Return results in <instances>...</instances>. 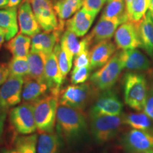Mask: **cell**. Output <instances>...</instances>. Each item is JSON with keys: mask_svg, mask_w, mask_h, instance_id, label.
<instances>
[{"mask_svg": "<svg viewBox=\"0 0 153 153\" xmlns=\"http://www.w3.org/2000/svg\"><path fill=\"white\" fill-rule=\"evenodd\" d=\"M9 75L26 76L29 72L27 57H13L8 64Z\"/></svg>", "mask_w": 153, "mask_h": 153, "instance_id": "cell-32", "label": "cell"}, {"mask_svg": "<svg viewBox=\"0 0 153 153\" xmlns=\"http://www.w3.org/2000/svg\"><path fill=\"white\" fill-rule=\"evenodd\" d=\"M9 118L15 130L22 135H30L37 129L32 104L24 102L13 108Z\"/></svg>", "mask_w": 153, "mask_h": 153, "instance_id": "cell-8", "label": "cell"}, {"mask_svg": "<svg viewBox=\"0 0 153 153\" xmlns=\"http://www.w3.org/2000/svg\"><path fill=\"white\" fill-rule=\"evenodd\" d=\"M149 11H150L151 17L153 19V0H150V5H149Z\"/></svg>", "mask_w": 153, "mask_h": 153, "instance_id": "cell-41", "label": "cell"}, {"mask_svg": "<svg viewBox=\"0 0 153 153\" xmlns=\"http://www.w3.org/2000/svg\"><path fill=\"white\" fill-rule=\"evenodd\" d=\"M137 26L130 22L120 24L114 34L115 44L118 49L125 51L140 48Z\"/></svg>", "mask_w": 153, "mask_h": 153, "instance_id": "cell-12", "label": "cell"}, {"mask_svg": "<svg viewBox=\"0 0 153 153\" xmlns=\"http://www.w3.org/2000/svg\"><path fill=\"white\" fill-rule=\"evenodd\" d=\"M122 145L128 153H139L153 150V129L131 130L124 135Z\"/></svg>", "mask_w": 153, "mask_h": 153, "instance_id": "cell-10", "label": "cell"}, {"mask_svg": "<svg viewBox=\"0 0 153 153\" xmlns=\"http://www.w3.org/2000/svg\"><path fill=\"white\" fill-rule=\"evenodd\" d=\"M98 91L92 84L83 83L70 85L61 91L60 104L83 110L94 98Z\"/></svg>", "mask_w": 153, "mask_h": 153, "instance_id": "cell-6", "label": "cell"}, {"mask_svg": "<svg viewBox=\"0 0 153 153\" xmlns=\"http://www.w3.org/2000/svg\"><path fill=\"white\" fill-rule=\"evenodd\" d=\"M17 18V7H6V9H0V27L5 29L7 32L6 41H9L18 33Z\"/></svg>", "mask_w": 153, "mask_h": 153, "instance_id": "cell-22", "label": "cell"}, {"mask_svg": "<svg viewBox=\"0 0 153 153\" xmlns=\"http://www.w3.org/2000/svg\"><path fill=\"white\" fill-rule=\"evenodd\" d=\"M150 5V0H133L127 9L128 22L139 25L145 18Z\"/></svg>", "mask_w": 153, "mask_h": 153, "instance_id": "cell-29", "label": "cell"}, {"mask_svg": "<svg viewBox=\"0 0 153 153\" xmlns=\"http://www.w3.org/2000/svg\"><path fill=\"white\" fill-rule=\"evenodd\" d=\"M9 76L8 67L4 65H0V86L7 80Z\"/></svg>", "mask_w": 153, "mask_h": 153, "instance_id": "cell-36", "label": "cell"}, {"mask_svg": "<svg viewBox=\"0 0 153 153\" xmlns=\"http://www.w3.org/2000/svg\"><path fill=\"white\" fill-rule=\"evenodd\" d=\"M84 0H56L54 9L59 20L65 22L77 12L83 6Z\"/></svg>", "mask_w": 153, "mask_h": 153, "instance_id": "cell-26", "label": "cell"}, {"mask_svg": "<svg viewBox=\"0 0 153 153\" xmlns=\"http://www.w3.org/2000/svg\"><path fill=\"white\" fill-rule=\"evenodd\" d=\"M139 153H153V150L145 151V152H139Z\"/></svg>", "mask_w": 153, "mask_h": 153, "instance_id": "cell-44", "label": "cell"}, {"mask_svg": "<svg viewBox=\"0 0 153 153\" xmlns=\"http://www.w3.org/2000/svg\"><path fill=\"white\" fill-rule=\"evenodd\" d=\"M30 4L41 29L46 32L58 29L64 30L65 22L59 20L53 0H32Z\"/></svg>", "mask_w": 153, "mask_h": 153, "instance_id": "cell-7", "label": "cell"}, {"mask_svg": "<svg viewBox=\"0 0 153 153\" xmlns=\"http://www.w3.org/2000/svg\"><path fill=\"white\" fill-rule=\"evenodd\" d=\"M87 128V120L82 110L65 105H59L56 129L60 138L68 143H72L81 137Z\"/></svg>", "mask_w": 153, "mask_h": 153, "instance_id": "cell-1", "label": "cell"}, {"mask_svg": "<svg viewBox=\"0 0 153 153\" xmlns=\"http://www.w3.org/2000/svg\"><path fill=\"white\" fill-rule=\"evenodd\" d=\"M50 89L44 79L25 78L22 89V100L25 103L33 104L47 95Z\"/></svg>", "mask_w": 153, "mask_h": 153, "instance_id": "cell-20", "label": "cell"}, {"mask_svg": "<svg viewBox=\"0 0 153 153\" xmlns=\"http://www.w3.org/2000/svg\"><path fill=\"white\" fill-rule=\"evenodd\" d=\"M43 78L48 86L50 91H61L60 87L65 79L61 74L57 55L54 51L46 55Z\"/></svg>", "mask_w": 153, "mask_h": 153, "instance_id": "cell-18", "label": "cell"}, {"mask_svg": "<svg viewBox=\"0 0 153 153\" xmlns=\"http://www.w3.org/2000/svg\"><path fill=\"white\" fill-rule=\"evenodd\" d=\"M0 153H18L17 150L15 149H9V148H2L0 150Z\"/></svg>", "mask_w": 153, "mask_h": 153, "instance_id": "cell-40", "label": "cell"}, {"mask_svg": "<svg viewBox=\"0 0 153 153\" xmlns=\"http://www.w3.org/2000/svg\"><path fill=\"white\" fill-rule=\"evenodd\" d=\"M24 0H9L8 4L6 7H17Z\"/></svg>", "mask_w": 153, "mask_h": 153, "instance_id": "cell-39", "label": "cell"}, {"mask_svg": "<svg viewBox=\"0 0 153 153\" xmlns=\"http://www.w3.org/2000/svg\"><path fill=\"white\" fill-rule=\"evenodd\" d=\"M97 14L89 12L85 8L79 9L65 22L67 29L70 30L78 37L85 36L91 28Z\"/></svg>", "mask_w": 153, "mask_h": 153, "instance_id": "cell-17", "label": "cell"}, {"mask_svg": "<svg viewBox=\"0 0 153 153\" xmlns=\"http://www.w3.org/2000/svg\"><path fill=\"white\" fill-rule=\"evenodd\" d=\"M106 0H84L83 7L89 12L98 14Z\"/></svg>", "mask_w": 153, "mask_h": 153, "instance_id": "cell-35", "label": "cell"}, {"mask_svg": "<svg viewBox=\"0 0 153 153\" xmlns=\"http://www.w3.org/2000/svg\"><path fill=\"white\" fill-rule=\"evenodd\" d=\"M123 23L120 19H108L100 18L91 31L86 36L90 45H95L99 42L109 40L114 36L118 26Z\"/></svg>", "mask_w": 153, "mask_h": 153, "instance_id": "cell-13", "label": "cell"}, {"mask_svg": "<svg viewBox=\"0 0 153 153\" xmlns=\"http://www.w3.org/2000/svg\"><path fill=\"white\" fill-rule=\"evenodd\" d=\"M38 153H61L60 137L53 132H41L38 137Z\"/></svg>", "mask_w": 153, "mask_h": 153, "instance_id": "cell-23", "label": "cell"}, {"mask_svg": "<svg viewBox=\"0 0 153 153\" xmlns=\"http://www.w3.org/2000/svg\"><path fill=\"white\" fill-rule=\"evenodd\" d=\"M9 0H0V8L6 7L8 4Z\"/></svg>", "mask_w": 153, "mask_h": 153, "instance_id": "cell-42", "label": "cell"}, {"mask_svg": "<svg viewBox=\"0 0 153 153\" xmlns=\"http://www.w3.org/2000/svg\"><path fill=\"white\" fill-rule=\"evenodd\" d=\"M137 28L140 48L150 56H153V19L150 11L147 12L145 18L137 26Z\"/></svg>", "mask_w": 153, "mask_h": 153, "instance_id": "cell-21", "label": "cell"}, {"mask_svg": "<svg viewBox=\"0 0 153 153\" xmlns=\"http://www.w3.org/2000/svg\"><path fill=\"white\" fill-rule=\"evenodd\" d=\"M31 38L22 33H17L9 40L5 48L11 53L13 57H27L30 53Z\"/></svg>", "mask_w": 153, "mask_h": 153, "instance_id": "cell-24", "label": "cell"}, {"mask_svg": "<svg viewBox=\"0 0 153 153\" xmlns=\"http://www.w3.org/2000/svg\"><path fill=\"white\" fill-rule=\"evenodd\" d=\"M32 1V0H24L23 1H28V2L30 3V1Z\"/></svg>", "mask_w": 153, "mask_h": 153, "instance_id": "cell-45", "label": "cell"}, {"mask_svg": "<svg viewBox=\"0 0 153 153\" xmlns=\"http://www.w3.org/2000/svg\"><path fill=\"white\" fill-rule=\"evenodd\" d=\"M27 57L29 72L26 78L33 79H44L46 55L41 52L30 51Z\"/></svg>", "mask_w": 153, "mask_h": 153, "instance_id": "cell-25", "label": "cell"}, {"mask_svg": "<svg viewBox=\"0 0 153 153\" xmlns=\"http://www.w3.org/2000/svg\"><path fill=\"white\" fill-rule=\"evenodd\" d=\"M63 30H55L51 32L38 33L32 37L30 51L41 52L48 55L53 52L57 43H60Z\"/></svg>", "mask_w": 153, "mask_h": 153, "instance_id": "cell-16", "label": "cell"}, {"mask_svg": "<svg viewBox=\"0 0 153 153\" xmlns=\"http://www.w3.org/2000/svg\"><path fill=\"white\" fill-rule=\"evenodd\" d=\"M75 33L69 29L65 30L61 36L60 41L61 47L72 59L81 50V41H79Z\"/></svg>", "mask_w": 153, "mask_h": 153, "instance_id": "cell-30", "label": "cell"}, {"mask_svg": "<svg viewBox=\"0 0 153 153\" xmlns=\"http://www.w3.org/2000/svg\"><path fill=\"white\" fill-rule=\"evenodd\" d=\"M119 57L123 68L133 71L150 70V61L137 48L120 51Z\"/></svg>", "mask_w": 153, "mask_h": 153, "instance_id": "cell-19", "label": "cell"}, {"mask_svg": "<svg viewBox=\"0 0 153 153\" xmlns=\"http://www.w3.org/2000/svg\"><path fill=\"white\" fill-rule=\"evenodd\" d=\"M24 77L9 75L0 87V106L5 111L18 105L22 100Z\"/></svg>", "mask_w": 153, "mask_h": 153, "instance_id": "cell-9", "label": "cell"}, {"mask_svg": "<svg viewBox=\"0 0 153 153\" xmlns=\"http://www.w3.org/2000/svg\"><path fill=\"white\" fill-rule=\"evenodd\" d=\"M91 70L92 69L91 66L74 68L71 74V82L72 85H80L85 83L90 76Z\"/></svg>", "mask_w": 153, "mask_h": 153, "instance_id": "cell-34", "label": "cell"}, {"mask_svg": "<svg viewBox=\"0 0 153 153\" xmlns=\"http://www.w3.org/2000/svg\"><path fill=\"white\" fill-rule=\"evenodd\" d=\"M60 92L50 91L49 94L32 104L36 126L40 132L54 131Z\"/></svg>", "mask_w": 153, "mask_h": 153, "instance_id": "cell-2", "label": "cell"}, {"mask_svg": "<svg viewBox=\"0 0 153 153\" xmlns=\"http://www.w3.org/2000/svg\"><path fill=\"white\" fill-rule=\"evenodd\" d=\"M123 69L119 52H117L104 66L91 74V83L99 91L111 89L117 82Z\"/></svg>", "mask_w": 153, "mask_h": 153, "instance_id": "cell-5", "label": "cell"}, {"mask_svg": "<svg viewBox=\"0 0 153 153\" xmlns=\"http://www.w3.org/2000/svg\"><path fill=\"white\" fill-rule=\"evenodd\" d=\"M101 17L108 19H120L123 24L127 22L128 15L126 0H111L108 1Z\"/></svg>", "mask_w": 153, "mask_h": 153, "instance_id": "cell-27", "label": "cell"}, {"mask_svg": "<svg viewBox=\"0 0 153 153\" xmlns=\"http://www.w3.org/2000/svg\"><path fill=\"white\" fill-rule=\"evenodd\" d=\"M116 44L109 40H105L95 44L89 50V58L91 69H97L104 66L115 54Z\"/></svg>", "mask_w": 153, "mask_h": 153, "instance_id": "cell-15", "label": "cell"}, {"mask_svg": "<svg viewBox=\"0 0 153 153\" xmlns=\"http://www.w3.org/2000/svg\"><path fill=\"white\" fill-rule=\"evenodd\" d=\"M148 82L144 74L128 72L123 78L124 100L126 104L137 111H142L146 101Z\"/></svg>", "mask_w": 153, "mask_h": 153, "instance_id": "cell-3", "label": "cell"}, {"mask_svg": "<svg viewBox=\"0 0 153 153\" xmlns=\"http://www.w3.org/2000/svg\"><path fill=\"white\" fill-rule=\"evenodd\" d=\"M111 1V0H106V2H108V1Z\"/></svg>", "mask_w": 153, "mask_h": 153, "instance_id": "cell-46", "label": "cell"}, {"mask_svg": "<svg viewBox=\"0 0 153 153\" xmlns=\"http://www.w3.org/2000/svg\"><path fill=\"white\" fill-rule=\"evenodd\" d=\"M132 1H133V0H126V10H127V9L128 8L130 7V5L131 4Z\"/></svg>", "mask_w": 153, "mask_h": 153, "instance_id": "cell-43", "label": "cell"}, {"mask_svg": "<svg viewBox=\"0 0 153 153\" xmlns=\"http://www.w3.org/2000/svg\"><path fill=\"white\" fill-rule=\"evenodd\" d=\"M6 35H7V32L5 29L3 28L0 27V49L2 47L4 41L6 40Z\"/></svg>", "mask_w": 153, "mask_h": 153, "instance_id": "cell-38", "label": "cell"}, {"mask_svg": "<svg viewBox=\"0 0 153 153\" xmlns=\"http://www.w3.org/2000/svg\"><path fill=\"white\" fill-rule=\"evenodd\" d=\"M18 22L20 33L33 37L41 32V28L36 20L32 7L28 1H23L18 9Z\"/></svg>", "mask_w": 153, "mask_h": 153, "instance_id": "cell-14", "label": "cell"}, {"mask_svg": "<svg viewBox=\"0 0 153 153\" xmlns=\"http://www.w3.org/2000/svg\"><path fill=\"white\" fill-rule=\"evenodd\" d=\"M122 116L124 125L128 126L133 129L142 131L153 129L152 120L144 112L128 113Z\"/></svg>", "mask_w": 153, "mask_h": 153, "instance_id": "cell-28", "label": "cell"}, {"mask_svg": "<svg viewBox=\"0 0 153 153\" xmlns=\"http://www.w3.org/2000/svg\"><path fill=\"white\" fill-rule=\"evenodd\" d=\"M91 131L97 143H104L114 138L123 125V116L89 114Z\"/></svg>", "mask_w": 153, "mask_h": 153, "instance_id": "cell-4", "label": "cell"}, {"mask_svg": "<svg viewBox=\"0 0 153 153\" xmlns=\"http://www.w3.org/2000/svg\"><path fill=\"white\" fill-rule=\"evenodd\" d=\"M53 51L57 55L59 68H60L63 79H65L71 70L73 59L71 58L70 55L68 54V53L61 47L60 43L56 44Z\"/></svg>", "mask_w": 153, "mask_h": 153, "instance_id": "cell-33", "label": "cell"}, {"mask_svg": "<svg viewBox=\"0 0 153 153\" xmlns=\"http://www.w3.org/2000/svg\"><path fill=\"white\" fill-rule=\"evenodd\" d=\"M37 142L36 134L19 136L15 140V148L18 153H36Z\"/></svg>", "mask_w": 153, "mask_h": 153, "instance_id": "cell-31", "label": "cell"}, {"mask_svg": "<svg viewBox=\"0 0 153 153\" xmlns=\"http://www.w3.org/2000/svg\"><path fill=\"white\" fill-rule=\"evenodd\" d=\"M123 111V103L114 91H102L96 99L89 114H99L110 116H119Z\"/></svg>", "mask_w": 153, "mask_h": 153, "instance_id": "cell-11", "label": "cell"}, {"mask_svg": "<svg viewBox=\"0 0 153 153\" xmlns=\"http://www.w3.org/2000/svg\"><path fill=\"white\" fill-rule=\"evenodd\" d=\"M6 114H7V111L1 108L0 106V140L2 136L3 130H4V120L6 118Z\"/></svg>", "mask_w": 153, "mask_h": 153, "instance_id": "cell-37", "label": "cell"}]
</instances>
